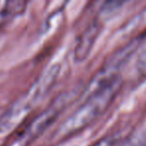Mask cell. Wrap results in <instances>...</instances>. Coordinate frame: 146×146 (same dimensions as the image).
I'll return each mask as SVG.
<instances>
[{
    "mask_svg": "<svg viewBox=\"0 0 146 146\" xmlns=\"http://www.w3.org/2000/svg\"><path fill=\"white\" fill-rule=\"evenodd\" d=\"M77 93L75 91H66L60 94L44 111H42L38 116L31 121L30 124L26 126L23 132V138L34 139L40 136L53 122L59 117L61 112L75 99Z\"/></svg>",
    "mask_w": 146,
    "mask_h": 146,
    "instance_id": "cell-3",
    "label": "cell"
},
{
    "mask_svg": "<svg viewBox=\"0 0 146 146\" xmlns=\"http://www.w3.org/2000/svg\"><path fill=\"white\" fill-rule=\"evenodd\" d=\"M115 146H146V141L140 135H131L120 140Z\"/></svg>",
    "mask_w": 146,
    "mask_h": 146,
    "instance_id": "cell-5",
    "label": "cell"
},
{
    "mask_svg": "<svg viewBox=\"0 0 146 146\" xmlns=\"http://www.w3.org/2000/svg\"><path fill=\"white\" fill-rule=\"evenodd\" d=\"M119 141L120 139L116 135H108L102 138L94 146H115Z\"/></svg>",
    "mask_w": 146,
    "mask_h": 146,
    "instance_id": "cell-7",
    "label": "cell"
},
{
    "mask_svg": "<svg viewBox=\"0 0 146 146\" xmlns=\"http://www.w3.org/2000/svg\"><path fill=\"white\" fill-rule=\"evenodd\" d=\"M122 86L120 76L88 93L85 101L60 126L57 135L61 138L71 136L89 126L111 105Z\"/></svg>",
    "mask_w": 146,
    "mask_h": 146,
    "instance_id": "cell-1",
    "label": "cell"
},
{
    "mask_svg": "<svg viewBox=\"0 0 146 146\" xmlns=\"http://www.w3.org/2000/svg\"><path fill=\"white\" fill-rule=\"evenodd\" d=\"M125 2L122 1H107L102 4L101 8H100V12L104 15H110L112 13L116 12L121 8L122 5H124Z\"/></svg>",
    "mask_w": 146,
    "mask_h": 146,
    "instance_id": "cell-6",
    "label": "cell"
},
{
    "mask_svg": "<svg viewBox=\"0 0 146 146\" xmlns=\"http://www.w3.org/2000/svg\"><path fill=\"white\" fill-rule=\"evenodd\" d=\"M101 28L102 25L99 21H93L79 35L73 50L74 59L77 62H81L87 58L96 39L99 36Z\"/></svg>",
    "mask_w": 146,
    "mask_h": 146,
    "instance_id": "cell-4",
    "label": "cell"
},
{
    "mask_svg": "<svg viewBox=\"0 0 146 146\" xmlns=\"http://www.w3.org/2000/svg\"><path fill=\"white\" fill-rule=\"evenodd\" d=\"M59 73L60 65L54 64L50 66L23 95L5 110L4 113L0 116V133L11 129L15 124L21 121V119L49 93L56 83Z\"/></svg>",
    "mask_w": 146,
    "mask_h": 146,
    "instance_id": "cell-2",
    "label": "cell"
}]
</instances>
